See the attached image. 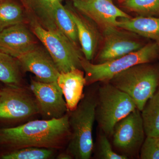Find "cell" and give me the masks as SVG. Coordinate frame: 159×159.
Returning <instances> with one entry per match:
<instances>
[{
	"label": "cell",
	"mask_w": 159,
	"mask_h": 159,
	"mask_svg": "<svg viewBox=\"0 0 159 159\" xmlns=\"http://www.w3.org/2000/svg\"><path fill=\"white\" fill-rule=\"evenodd\" d=\"M36 46L33 35L23 23L0 31V51L16 59Z\"/></svg>",
	"instance_id": "obj_13"
},
{
	"label": "cell",
	"mask_w": 159,
	"mask_h": 159,
	"mask_svg": "<svg viewBox=\"0 0 159 159\" xmlns=\"http://www.w3.org/2000/svg\"><path fill=\"white\" fill-rule=\"evenodd\" d=\"M140 157L142 159H159V143L157 138L146 137L142 145Z\"/></svg>",
	"instance_id": "obj_24"
},
{
	"label": "cell",
	"mask_w": 159,
	"mask_h": 159,
	"mask_svg": "<svg viewBox=\"0 0 159 159\" xmlns=\"http://www.w3.org/2000/svg\"><path fill=\"white\" fill-rule=\"evenodd\" d=\"M97 98L92 94L84 95L69 115L70 139L66 152L77 159H89L93 148V130L96 119Z\"/></svg>",
	"instance_id": "obj_2"
},
{
	"label": "cell",
	"mask_w": 159,
	"mask_h": 159,
	"mask_svg": "<svg viewBox=\"0 0 159 159\" xmlns=\"http://www.w3.org/2000/svg\"><path fill=\"white\" fill-rule=\"evenodd\" d=\"M31 22L32 32L45 47L60 73L82 69L83 57L77 47L61 31L47 30Z\"/></svg>",
	"instance_id": "obj_6"
},
{
	"label": "cell",
	"mask_w": 159,
	"mask_h": 159,
	"mask_svg": "<svg viewBox=\"0 0 159 159\" xmlns=\"http://www.w3.org/2000/svg\"><path fill=\"white\" fill-rule=\"evenodd\" d=\"M23 10L16 3L5 0L0 2V31L10 26L22 24Z\"/></svg>",
	"instance_id": "obj_21"
},
{
	"label": "cell",
	"mask_w": 159,
	"mask_h": 159,
	"mask_svg": "<svg viewBox=\"0 0 159 159\" xmlns=\"http://www.w3.org/2000/svg\"><path fill=\"white\" fill-rule=\"evenodd\" d=\"M54 149L29 147L14 149L4 154L3 159H48L54 154Z\"/></svg>",
	"instance_id": "obj_22"
},
{
	"label": "cell",
	"mask_w": 159,
	"mask_h": 159,
	"mask_svg": "<svg viewBox=\"0 0 159 159\" xmlns=\"http://www.w3.org/2000/svg\"><path fill=\"white\" fill-rule=\"evenodd\" d=\"M98 155L102 159H126L127 157L119 155L114 151L106 135L104 133L100 136L98 145Z\"/></svg>",
	"instance_id": "obj_25"
},
{
	"label": "cell",
	"mask_w": 159,
	"mask_h": 159,
	"mask_svg": "<svg viewBox=\"0 0 159 159\" xmlns=\"http://www.w3.org/2000/svg\"><path fill=\"white\" fill-rule=\"evenodd\" d=\"M159 54V44L154 42L122 57L102 63H92L83 57L81 68L84 72L86 84L98 81L109 82L117 74L131 67L152 61Z\"/></svg>",
	"instance_id": "obj_4"
},
{
	"label": "cell",
	"mask_w": 159,
	"mask_h": 159,
	"mask_svg": "<svg viewBox=\"0 0 159 159\" xmlns=\"http://www.w3.org/2000/svg\"><path fill=\"white\" fill-rule=\"evenodd\" d=\"M69 11L77 27L78 40L85 56L84 58L90 61L93 58L98 47V32L91 24L79 15Z\"/></svg>",
	"instance_id": "obj_17"
},
{
	"label": "cell",
	"mask_w": 159,
	"mask_h": 159,
	"mask_svg": "<svg viewBox=\"0 0 159 159\" xmlns=\"http://www.w3.org/2000/svg\"><path fill=\"white\" fill-rule=\"evenodd\" d=\"M145 135L141 112L138 109L119 121L112 135L114 146L128 153L142 146Z\"/></svg>",
	"instance_id": "obj_10"
},
{
	"label": "cell",
	"mask_w": 159,
	"mask_h": 159,
	"mask_svg": "<svg viewBox=\"0 0 159 159\" xmlns=\"http://www.w3.org/2000/svg\"><path fill=\"white\" fill-rule=\"evenodd\" d=\"M54 17L58 29L77 47L79 43L77 27L70 14L61 2L56 3L54 7Z\"/></svg>",
	"instance_id": "obj_20"
},
{
	"label": "cell",
	"mask_w": 159,
	"mask_h": 159,
	"mask_svg": "<svg viewBox=\"0 0 159 159\" xmlns=\"http://www.w3.org/2000/svg\"><path fill=\"white\" fill-rule=\"evenodd\" d=\"M30 89L35 97L39 113L47 119H59L68 111L63 94L57 82L31 79Z\"/></svg>",
	"instance_id": "obj_9"
},
{
	"label": "cell",
	"mask_w": 159,
	"mask_h": 159,
	"mask_svg": "<svg viewBox=\"0 0 159 159\" xmlns=\"http://www.w3.org/2000/svg\"><path fill=\"white\" fill-rule=\"evenodd\" d=\"M70 135L69 115L59 119L30 121L16 127L0 129V145L14 149L34 147L56 149Z\"/></svg>",
	"instance_id": "obj_1"
},
{
	"label": "cell",
	"mask_w": 159,
	"mask_h": 159,
	"mask_svg": "<svg viewBox=\"0 0 159 159\" xmlns=\"http://www.w3.org/2000/svg\"><path fill=\"white\" fill-rule=\"evenodd\" d=\"M141 112L145 135L159 138V92L155 93L148 100Z\"/></svg>",
	"instance_id": "obj_18"
},
{
	"label": "cell",
	"mask_w": 159,
	"mask_h": 159,
	"mask_svg": "<svg viewBox=\"0 0 159 159\" xmlns=\"http://www.w3.org/2000/svg\"><path fill=\"white\" fill-rule=\"evenodd\" d=\"M57 82L62 91L68 111L74 110L84 96V88L86 84L84 73L79 69L60 73Z\"/></svg>",
	"instance_id": "obj_14"
},
{
	"label": "cell",
	"mask_w": 159,
	"mask_h": 159,
	"mask_svg": "<svg viewBox=\"0 0 159 159\" xmlns=\"http://www.w3.org/2000/svg\"><path fill=\"white\" fill-rule=\"evenodd\" d=\"M158 92H159V91H158Z\"/></svg>",
	"instance_id": "obj_30"
},
{
	"label": "cell",
	"mask_w": 159,
	"mask_h": 159,
	"mask_svg": "<svg viewBox=\"0 0 159 159\" xmlns=\"http://www.w3.org/2000/svg\"><path fill=\"white\" fill-rule=\"evenodd\" d=\"M119 1H120V2H124V0H119Z\"/></svg>",
	"instance_id": "obj_27"
},
{
	"label": "cell",
	"mask_w": 159,
	"mask_h": 159,
	"mask_svg": "<svg viewBox=\"0 0 159 159\" xmlns=\"http://www.w3.org/2000/svg\"><path fill=\"white\" fill-rule=\"evenodd\" d=\"M96 98V119L107 136H112L116 124L137 109L127 94L110 83L99 88Z\"/></svg>",
	"instance_id": "obj_5"
},
{
	"label": "cell",
	"mask_w": 159,
	"mask_h": 159,
	"mask_svg": "<svg viewBox=\"0 0 159 159\" xmlns=\"http://www.w3.org/2000/svg\"><path fill=\"white\" fill-rule=\"evenodd\" d=\"M20 68L16 58L0 51V81L9 86L20 87Z\"/></svg>",
	"instance_id": "obj_19"
},
{
	"label": "cell",
	"mask_w": 159,
	"mask_h": 159,
	"mask_svg": "<svg viewBox=\"0 0 159 159\" xmlns=\"http://www.w3.org/2000/svg\"><path fill=\"white\" fill-rule=\"evenodd\" d=\"M32 21L47 30L57 31L54 7L61 0H21Z\"/></svg>",
	"instance_id": "obj_16"
},
{
	"label": "cell",
	"mask_w": 159,
	"mask_h": 159,
	"mask_svg": "<svg viewBox=\"0 0 159 159\" xmlns=\"http://www.w3.org/2000/svg\"><path fill=\"white\" fill-rule=\"evenodd\" d=\"M20 67L33 73L41 82H57L60 72L50 54L36 46L16 58Z\"/></svg>",
	"instance_id": "obj_11"
},
{
	"label": "cell",
	"mask_w": 159,
	"mask_h": 159,
	"mask_svg": "<svg viewBox=\"0 0 159 159\" xmlns=\"http://www.w3.org/2000/svg\"><path fill=\"white\" fill-rule=\"evenodd\" d=\"M74 6L102 28L116 27L117 20L130 17L117 7L112 0H75Z\"/></svg>",
	"instance_id": "obj_12"
},
{
	"label": "cell",
	"mask_w": 159,
	"mask_h": 159,
	"mask_svg": "<svg viewBox=\"0 0 159 159\" xmlns=\"http://www.w3.org/2000/svg\"><path fill=\"white\" fill-rule=\"evenodd\" d=\"M126 9L142 16L159 17V0H124Z\"/></svg>",
	"instance_id": "obj_23"
},
{
	"label": "cell",
	"mask_w": 159,
	"mask_h": 159,
	"mask_svg": "<svg viewBox=\"0 0 159 159\" xmlns=\"http://www.w3.org/2000/svg\"><path fill=\"white\" fill-rule=\"evenodd\" d=\"M116 27L159 44V17L139 16L134 18H122L117 20Z\"/></svg>",
	"instance_id": "obj_15"
},
{
	"label": "cell",
	"mask_w": 159,
	"mask_h": 159,
	"mask_svg": "<svg viewBox=\"0 0 159 159\" xmlns=\"http://www.w3.org/2000/svg\"><path fill=\"white\" fill-rule=\"evenodd\" d=\"M39 114L35 99L20 87L1 90L0 119L21 120Z\"/></svg>",
	"instance_id": "obj_7"
},
{
	"label": "cell",
	"mask_w": 159,
	"mask_h": 159,
	"mask_svg": "<svg viewBox=\"0 0 159 159\" xmlns=\"http://www.w3.org/2000/svg\"><path fill=\"white\" fill-rule=\"evenodd\" d=\"M127 94L142 111L155 93L159 84V72L148 63L134 66L117 74L109 81Z\"/></svg>",
	"instance_id": "obj_3"
},
{
	"label": "cell",
	"mask_w": 159,
	"mask_h": 159,
	"mask_svg": "<svg viewBox=\"0 0 159 159\" xmlns=\"http://www.w3.org/2000/svg\"><path fill=\"white\" fill-rule=\"evenodd\" d=\"M157 139H158V142L159 143V138H157Z\"/></svg>",
	"instance_id": "obj_28"
},
{
	"label": "cell",
	"mask_w": 159,
	"mask_h": 159,
	"mask_svg": "<svg viewBox=\"0 0 159 159\" xmlns=\"http://www.w3.org/2000/svg\"><path fill=\"white\" fill-rule=\"evenodd\" d=\"M73 158V157L66 152L60 154L57 157V159H72Z\"/></svg>",
	"instance_id": "obj_26"
},
{
	"label": "cell",
	"mask_w": 159,
	"mask_h": 159,
	"mask_svg": "<svg viewBox=\"0 0 159 159\" xmlns=\"http://www.w3.org/2000/svg\"><path fill=\"white\" fill-rule=\"evenodd\" d=\"M104 43L98 54V63L107 62L142 48L145 45L137 39L134 33L120 28L109 26L103 28Z\"/></svg>",
	"instance_id": "obj_8"
},
{
	"label": "cell",
	"mask_w": 159,
	"mask_h": 159,
	"mask_svg": "<svg viewBox=\"0 0 159 159\" xmlns=\"http://www.w3.org/2000/svg\"><path fill=\"white\" fill-rule=\"evenodd\" d=\"M1 90L0 89V94H1Z\"/></svg>",
	"instance_id": "obj_29"
}]
</instances>
